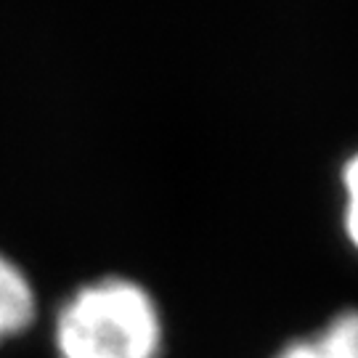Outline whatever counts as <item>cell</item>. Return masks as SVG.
<instances>
[{
  "mask_svg": "<svg viewBox=\"0 0 358 358\" xmlns=\"http://www.w3.org/2000/svg\"><path fill=\"white\" fill-rule=\"evenodd\" d=\"M273 358H358V308L334 313L319 332L287 343Z\"/></svg>",
  "mask_w": 358,
  "mask_h": 358,
  "instance_id": "cell-2",
  "label": "cell"
},
{
  "mask_svg": "<svg viewBox=\"0 0 358 358\" xmlns=\"http://www.w3.org/2000/svg\"><path fill=\"white\" fill-rule=\"evenodd\" d=\"M343 189H345V234L358 250V152L343 167Z\"/></svg>",
  "mask_w": 358,
  "mask_h": 358,
  "instance_id": "cell-4",
  "label": "cell"
},
{
  "mask_svg": "<svg viewBox=\"0 0 358 358\" xmlns=\"http://www.w3.org/2000/svg\"><path fill=\"white\" fill-rule=\"evenodd\" d=\"M35 313L32 284L13 260L0 252V337L24 329Z\"/></svg>",
  "mask_w": 358,
  "mask_h": 358,
  "instance_id": "cell-3",
  "label": "cell"
},
{
  "mask_svg": "<svg viewBox=\"0 0 358 358\" xmlns=\"http://www.w3.org/2000/svg\"><path fill=\"white\" fill-rule=\"evenodd\" d=\"M162 343L165 329L154 297L125 276L83 284L56 316L62 358H159Z\"/></svg>",
  "mask_w": 358,
  "mask_h": 358,
  "instance_id": "cell-1",
  "label": "cell"
}]
</instances>
